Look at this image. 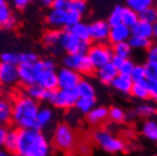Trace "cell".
<instances>
[{
  "mask_svg": "<svg viewBox=\"0 0 157 156\" xmlns=\"http://www.w3.org/2000/svg\"><path fill=\"white\" fill-rule=\"evenodd\" d=\"M17 154L28 156H49L50 142L40 130L17 129Z\"/></svg>",
  "mask_w": 157,
  "mask_h": 156,
  "instance_id": "cell-1",
  "label": "cell"
},
{
  "mask_svg": "<svg viewBox=\"0 0 157 156\" xmlns=\"http://www.w3.org/2000/svg\"><path fill=\"white\" fill-rule=\"evenodd\" d=\"M38 102L30 97L20 96L13 104L12 122L18 129L38 130L36 127V114L39 111Z\"/></svg>",
  "mask_w": 157,
  "mask_h": 156,
  "instance_id": "cell-2",
  "label": "cell"
},
{
  "mask_svg": "<svg viewBox=\"0 0 157 156\" xmlns=\"http://www.w3.org/2000/svg\"><path fill=\"white\" fill-rule=\"evenodd\" d=\"M92 139L104 152L108 154H117L125 149V142L120 137L110 132L109 130L99 129L92 133Z\"/></svg>",
  "mask_w": 157,
  "mask_h": 156,
  "instance_id": "cell-3",
  "label": "cell"
},
{
  "mask_svg": "<svg viewBox=\"0 0 157 156\" xmlns=\"http://www.w3.org/2000/svg\"><path fill=\"white\" fill-rule=\"evenodd\" d=\"M52 142L56 148L63 152H71L76 146V136L74 130L66 123H59L55 128Z\"/></svg>",
  "mask_w": 157,
  "mask_h": 156,
  "instance_id": "cell-4",
  "label": "cell"
},
{
  "mask_svg": "<svg viewBox=\"0 0 157 156\" xmlns=\"http://www.w3.org/2000/svg\"><path fill=\"white\" fill-rule=\"evenodd\" d=\"M46 22L49 26L54 29L59 27H67L70 29L74 24L81 22V15L75 14L70 10H55L51 9L46 16Z\"/></svg>",
  "mask_w": 157,
  "mask_h": 156,
  "instance_id": "cell-5",
  "label": "cell"
},
{
  "mask_svg": "<svg viewBox=\"0 0 157 156\" xmlns=\"http://www.w3.org/2000/svg\"><path fill=\"white\" fill-rule=\"evenodd\" d=\"M86 56L90 60L94 70H97L99 67L110 63V59L113 57V51H112V48L108 47L107 45L96 43L89 47L86 51Z\"/></svg>",
  "mask_w": 157,
  "mask_h": 156,
  "instance_id": "cell-6",
  "label": "cell"
},
{
  "mask_svg": "<svg viewBox=\"0 0 157 156\" xmlns=\"http://www.w3.org/2000/svg\"><path fill=\"white\" fill-rule=\"evenodd\" d=\"M58 46L64 51H66L67 55L73 54H86V51L89 49V42H84L78 40L76 37L72 34L68 30L62 32L60 38H59Z\"/></svg>",
  "mask_w": 157,
  "mask_h": 156,
  "instance_id": "cell-7",
  "label": "cell"
},
{
  "mask_svg": "<svg viewBox=\"0 0 157 156\" xmlns=\"http://www.w3.org/2000/svg\"><path fill=\"white\" fill-rule=\"evenodd\" d=\"M78 96L75 89H56L54 91H51L48 102L58 109H70L72 107H74L75 102L78 100Z\"/></svg>",
  "mask_w": 157,
  "mask_h": 156,
  "instance_id": "cell-8",
  "label": "cell"
},
{
  "mask_svg": "<svg viewBox=\"0 0 157 156\" xmlns=\"http://www.w3.org/2000/svg\"><path fill=\"white\" fill-rule=\"evenodd\" d=\"M64 67L74 71L78 74H90L94 71L90 60L86 54H73L66 55L63 58Z\"/></svg>",
  "mask_w": 157,
  "mask_h": 156,
  "instance_id": "cell-9",
  "label": "cell"
},
{
  "mask_svg": "<svg viewBox=\"0 0 157 156\" xmlns=\"http://www.w3.org/2000/svg\"><path fill=\"white\" fill-rule=\"evenodd\" d=\"M57 86L58 89L72 90L75 89L81 80V75L67 67H60L57 72Z\"/></svg>",
  "mask_w": 157,
  "mask_h": 156,
  "instance_id": "cell-10",
  "label": "cell"
},
{
  "mask_svg": "<svg viewBox=\"0 0 157 156\" xmlns=\"http://www.w3.org/2000/svg\"><path fill=\"white\" fill-rule=\"evenodd\" d=\"M89 27V35L90 40L97 43H102L108 40L110 26L106 21H94L88 25Z\"/></svg>",
  "mask_w": 157,
  "mask_h": 156,
  "instance_id": "cell-11",
  "label": "cell"
},
{
  "mask_svg": "<svg viewBox=\"0 0 157 156\" xmlns=\"http://www.w3.org/2000/svg\"><path fill=\"white\" fill-rule=\"evenodd\" d=\"M18 68V81L24 84L25 87H30L33 84H36L38 76H39L40 71L33 65H17Z\"/></svg>",
  "mask_w": 157,
  "mask_h": 156,
  "instance_id": "cell-12",
  "label": "cell"
},
{
  "mask_svg": "<svg viewBox=\"0 0 157 156\" xmlns=\"http://www.w3.org/2000/svg\"><path fill=\"white\" fill-rule=\"evenodd\" d=\"M17 82H18L17 66L0 62V84L1 86H14Z\"/></svg>",
  "mask_w": 157,
  "mask_h": 156,
  "instance_id": "cell-13",
  "label": "cell"
},
{
  "mask_svg": "<svg viewBox=\"0 0 157 156\" xmlns=\"http://www.w3.org/2000/svg\"><path fill=\"white\" fill-rule=\"evenodd\" d=\"M131 37V31L130 27L125 26L124 24H117L115 26H110L109 29V35H108V40L110 42L115 45L118 42H125L129 40Z\"/></svg>",
  "mask_w": 157,
  "mask_h": 156,
  "instance_id": "cell-14",
  "label": "cell"
},
{
  "mask_svg": "<svg viewBox=\"0 0 157 156\" xmlns=\"http://www.w3.org/2000/svg\"><path fill=\"white\" fill-rule=\"evenodd\" d=\"M36 84L42 87L48 91H54L58 89L57 86V74L56 71H41L38 76Z\"/></svg>",
  "mask_w": 157,
  "mask_h": 156,
  "instance_id": "cell-15",
  "label": "cell"
},
{
  "mask_svg": "<svg viewBox=\"0 0 157 156\" xmlns=\"http://www.w3.org/2000/svg\"><path fill=\"white\" fill-rule=\"evenodd\" d=\"M86 116L89 124L97 127L108 119V108L106 106H94Z\"/></svg>",
  "mask_w": 157,
  "mask_h": 156,
  "instance_id": "cell-16",
  "label": "cell"
},
{
  "mask_svg": "<svg viewBox=\"0 0 157 156\" xmlns=\"http://www.w3.org/2000/svg\"><path fill=\"white\" fill-rule=\"evenodd\" d=\"M96 74H97V78H98V80L101 83H104V84H110L112 81L117 76L118 71L110 63H108L106 65L97 68Z\"/></svg>",
  "mask_w": 157,
  "mask_h": 156,
  "instance_id": "cell-17",
  "label": "cell"
},
{
  "mask_svg": "<svg viewBox=\"0 0 157 156\" xmlns=\"http://www.w3.org/2000/svg\"><path fill=\"white\" fill-rule=\"evenodd\" d=\"M132 84H133V82L130 78V75L123 74H117V76L110 83V86L113 87L116 91H118V92H121L123 95H130Z\"/></svg>",
  "mask_w": 157,
  "mask_h": 156,
  "instance_id": "cell-18",
  "label": "cell"
},
{
  "mask_svg": "<svg viewBox=\"0 0 157 156\" xmlns=\"http://www.w3.org/2000/svg\"><path fill=\"white\" fill-rule=\"evenodd\" d=\"M153 25L154 24L146 23L142 21H138L132 27H130L131 35L134 37H140V38H145V39H150L153 38Z\"/></svg>",
  "mask_w": 157,
  "mask_h": 156,
  "instance_id": "cell-19",
  "label": "cell"
},
{
  "mask_svg": "<svg viewBox=\"0 0 157 156\" xmlns=\"http://www.w3.org/2000/svg\"><path fill=\"white\" fill-rule=\"evenodd\" d=\"M54 120V112L50 107H39L38 114H36V127L38 130H41L47 128Z\"/></svg>",
  "mask_w": 157,
  "mask_h": 156,
  "instance_id": "cell-20",
  "label": "cell"
},
{
  "mask_svg": "<svg viewBox=\"0 0 157 156\" xmlns=\"http://www.w3.org/2000/svg\"><path fill=\"white\" fill-rule=\"evenodd\" d=\"M51 91L43 89L42 87H40L39 84H33V86L26 87V96L30 97L31 99L36 100V102H48V99L50 97Z\"/></svg>",
  "mask_w": 157,
  "mask_h": 156,
  "instance_id": "cell-21",
  "label": "cell"
},
{
  "mask_svg": "<svg viewBox=\"0 0 157 156\" xmlns=\"http://www.w3.org/2000/svg\"><path fill=\"white\" fill-rule=\"evenodd\" d=\"M75 91L81 98H96V89L89 80L81 79L78 86L75 87Z\"/></svg>",
  "mask_w": 157,
  "mask_h": 156,
  "instance_id": "cell-22",
  "label": "cell"
},
{
  "mask_svg": "<svg viewBox=\"0 0 157 156\" xmlns=\"http://www.w3.org/2000/svg\"><path fill=\"white\" fill-rule=\"evenodd\" d=\"M13 104L8 99L0 98V125L7 127L12 122Z\"/></svg>",
  "mask_w": 157,
  "mask_h": 156,
  "instance_id": "cell-23",
  "label": "cell"
},
{
  "mask_svg": "<svg viewBox=\"0 0 157 156\" xmlns=\"http://www.w3.org/2000/svg\"><path fill=\"white\" fill-rule=\"evenodd\" d=\"M141 133L146 139L150 141L157 140V122L155 119L146 120L141 125Z\"/></svg>",
  "mask_w": 157,
  "mask_h": 156,
  "instance_id": "cell-24",
  "label": "cell"
},
{
  "mask_svg": "<svg viewBox=\"0 0 157 156\" xmlns=\"http://www.w3.org/2000/svg\"><path fill=\"white\" fill-rule=\"evenodd\" d=\"M67 30L71 32L74 37H76L78 40H81V41H84V42H89L90 41L88 24L83 23V22H78V23L74 24L73 26H71Z\"/></svg>",
  "mask_w": 157,
  "mask_h": 156,
  "instance_id": "cell-25",
  "label": "cell"
},
{
  "mask_svg": "<svg viewBox=\"0 0 157 156\" xmlns=\"http://www.w3.org/2000/svg\"><path fill=\"white\" fill-rule=\"evenodd\" d=\"M134 116L141 117V119H154L156 115V106L153 104H141L134 109Z\"/></svg>",
  "mask_w": 157,
  "mask_h": 156,
  "instance_id": "cell-26",
  "label": "cell"
},
{
  "mask_svg": "<svg viewBox=\"0 0 157 156\" xmlns=\"http://www.w3.org/2000/svg\"><path fill=\"white\" fill-rule=\"evenodd\" d=\"M94 106H96V98H81V97H78V100L75 102L74 107L76 108L78 112L86 115V114L90 112L91 109L94 108Z\"/></svg>",
  "mask_w": 157,
  "mask_h": 156,
  "instance_id": "cell-27",
  "label": "cell"
},
{
  "mask_svg": "<svg viewBox=\"0 0 157 156\" xmlns=\"http://www.w3.org/2000/svg\"><path fill=\"white\" fill-rule=\"evenodd\" d=\"M130 95L132 97L140 99V100H146V99H149V94H148V90H147V86H146V82H137L132 84Z\"/></svg>",
  "mask_w": 157,
  "mask_h": 156,
  "instance_id": "cell-28",
  "label": "cell"
},
{
  "mask_svg": "<svg viewBox=\"0 0 157 156\" xmlns=\"http://www.w3.org/2000/svg\"><path fill=\"white\" fill-rule=\"evenodd\" d=\"M17 129H8L7 136H6V140L4 144V148L9 152L10 154H15L17 150Z\"/></svg>",
  "mask_w": 157,
  "mask_h": 156,
  "instance_id": "cell-29",
  "label": "cell"
},
{
  "mask_svg": "<svg viewBox=\"0 0 157 156\" xmlns=\"http://www.w3.org/2000/svg\"><path fill=\"white\" fill-rule=\"evenodd\" d=\"M60 34H62V31L56 30V29H52V30L47 31L43 34V38H42L44 46H47L49 48H55L56 46H58Z\"/></svg>",
  "mask_w": 157,
  "mask_h": 156,
  "instance_id": "cell-30",
  "label": "cell"
},
{
  "mask_svg": "<svg viewBox=\"0 0 157 156\" xmlns=\"http://www.w3.org/2000/svg\"><path fill=\"white\" fill-rule=\"evenodd\" d=\"M108 119L114 123H124L128 120V113L118 106L108 108Z\"/></svg>",
  "mask_w": 157,
  "mask_h": 156,
  "instance_id": "cell-31",
  "label": "cell"
},
{
  "mask_svg": "<svg viewBox=\"0 0 157 156\" xmlns=\"http://www.w3.org/2000/svg\"><path fill=\"white\" fill-rule=\"evenodd\" d=\"M138 21H139L138 13L132 10L128 6L126 7H122V24H124L128 27H132Z\"/></svg>",
  "mask_w": 157,
  "mask_h": 156,
  "instance_id": "cell-32",
  "label": "cell"
},
{
  "mask_svg": "<svg viewBox=\"0 0 157 156\" xmlns=\"http://www.w3.org/2000/svg\"><path fill=\"white\" fill-rule=\"evenodd\" d=\"M128 43L130 45L131 49H137V50H145L151 46V40L140 38V37H134L131 35L128 40Z\"/></svg>",
  "mask_w": 157,
  "mask_h": 156,
  "instance_id": "cell-33",
  "label": "cell"
},
{
  "mask_svg": "<svg viewBox=\"0 0 157 156\" xmlns=\"http://www.w3.org/2000/svg\"><path fill=\"white\" fill-rule=\"evenodd\" d=\"M155 0H126L128 7L131 8L136 13H141L147 8L154 7Z\"/></svg>",
  "mask_w": 157,
  "mask_h": 156,
  "instance_id": "cell-34",
  "label": "cell"
},
{
  "mask_svg": "<svg viewBox=\"0 0 157 156\" xmlns=\"http://www.w3.org/2000/svg\"><path fill=\"white\" fill-rule=\"evenodd\" d=\"M112 51H113V55L120 56V57L124 59H129L130 55L132 53V49H131L130 45L128 43V41H125V42H118L113 45Z\"/></svg>",
  "mask_w": 157,
  "mask_h": 156,
  "instance_id": "cell-35",
  "label": "cell"
},
{
  "mask_svg": "<svg viewBox=\"0 0 157 156\" xmlns=\"http://www.w3.org/2000/svg\"><path fill=\"white\" fill-rule=\"evenodd\" d=\"M14 17L12 14V10L8 6L6 0H0V27H2L6 25L8 21H10Z\"/></svg>",
  "mask_w": 157,
  "mask_h": 156,
  "instance_id": "cell-36",
  "label": "cell"
},
{
  "mask_svg": "<svg viewBox=\"0 0 157 156\" xmlns=\"http://www.w3.org/2000/svg\"><path fill=\"white\" fill-rule=\"evenodd\" d=\"M138 17H139V21H142V22H146V23H149V24H156V21H157L156 8L154 7L147 8L145 10H142L141 13H139Z\"/></svg>",
  "mask_w": 157,
  "mask_h": 156,
  "instance_id": "cell-37",
  "label": "cell"
},
{
  "mask_svg": "<svg viewBox=\"0 0 157 156\" xmlns=\"http://www.w3.org/2000/svg\"><path fill=\"white\" fill-rule=\"evenodd\" d=\"M106 22L109 26H115V25L122 23V6L117 5L113 8V10L109 14L108 20Z\"/></svg>",
  "mask_w": 157,
  "mask_h": 156,
  "instance_id": "cell-38",
  "label": "cell"
},
{
  "mask_svg": "<svg viewBox=\"0 0 157 156\" xmlns=\"http://www.w3.org/2000/svg\"><path fill=\"white\" fill-rule=\"evenodd\" d=\"M39 60L36 53H23L18 55V65H33Z\"/></svg>",
  "mask_w": 157,
  "mask_h": 156,
  "instance_id": "cell-39",
  "label": "cell"
},
{
  "mask_svg": "<svg viewBox=\"0 0 157 156\" xmlns=\"http://www.w3.org/2000/svg\"><path fill=\"white\" fill-rule=\"evenodd\" d=\"M146 81H157V62H147L144 65Z\"/></svg>",
  "mask_w": 157,
  "mask_h": 156,
  "instance_id": "cell-40",
  "label": "cell"
},
{
  "mask_svg": "<svg viewBox=\"0 0 157 156\" xmlns=\"http://www.w3.org/2000/svg\"><path fill=\"white\" fill-rule=\"evenodd\" d=\"M86 9H88V5H86V0H80V1H71L70 0V5H68L67 10L82 16L86 12Z\"/></svg>",
  "mask_w": 157,
  "mask_h": 156,
  "instance_id": "cell-41",
  "label": "cell"
},
{
  "mask_svg": "<svg viewBox=\"0 0 157 156\" xmlns=\"http://www.w3.org/2000/svg\"><path fill=\"white\" fill-rule=\"evenodd\" d=\"M130 78L133 83L137 82H144L146 80V73L144 65H134L133 70L130 74Z\"/></svg>",
  "mask_w": 157,
  "mask_h": 156,
  "instance_id": "cell-42",
  "label": "cell"
},
{
  "mask_svg": "<svg viewBox=\"0 0 157 156\" xmlns=\"http://www.w3.org/2000/svg\"><path fill=\"white\" fill-rule=\"evenodd\" d=\"M0 62L10 64V65H18V55L12 51H6L0 55Z\"/></svg>",
  "mask_w": 157,
  "mask_h": 156,
  "instance_id": "cell-43",
  "label": "cell"
},
{
  "mask_svg": "<svg viewBox=\"0 0 157 156\" xmlns=\"http://www.w3.org/2000/svg\"><path fill=\"white\" fill-rule=\"evenodd\" d=\"M134 65H136V64H134L131 59H125L121 66L118 67V70H117L118 74L130 75V74H131V72H132V70H133Z\"/></svg>",
  "mask_w": 157,
  "mask_h": 156,
  "instance_id": "cell-44",
  "label": "cell"
},
{
  "mask_svg": "<svg viewBox=\"0 0 157 156\" xmlns=\"http://www.w3.org/2000/svg\"><path fill=\"white\" fill-rule=\"evenodd\" d=\"M146 86H147V90L149 94V98L156 100L157 98V81H146Z\"/></svg>",
  "mask_w": 157,
  "mask_h": 156,
  "instance_id": "cell-45",
  "label": "cell"
},
{
  "mask_svg": "<svg viewBox=\"0 0 157 156\" xmlns=\"http://www.w3.org/2000/svg\"><path fill=\"white\" fill-rule=\"evenodd\" d=\"M70 5V0H55L51 4V9L55 10H67Z\"/></svg>",
  "mask_w": 157,
  "mask_h": 156,
  "instance_id": "cell-46",
  "label": "cell"
},
{
  "mask_svg": "<svg viewBox=\"0 0 157 156\" xmlns=\"http://www.w3.org/2000/svg\"><path fill=\"white\" fill-rule=\"evenodd\" d=\"M78 153L81 156H88L91 153V147L89 144H86V142H82V144L78 145Z\"/></svg>",
  "mask_w": 157,
  "mask_h": 156,
  "instance_id": "cell-47",
  "label": "cell"
},
{
  "mask_svg": "<svg viewBox=\"0 0 157 156\" xmlns=\"http://www.w3.org/2000/svg\"><path fill=\"white\" fill-rule=\"evenodd\" d=\"M147 62H157V47L156 46H150L147 49Z\"/></svg>",
  "mask_w": 157,
  "mask_h": 156,
  "instance_id": "cell-48",
  "label": "cell"
},
{
  "mask_svg": "<svg viewBox=\"0 0 157 156\" xmlns=\"http://www.w3.org/2000/svg\"><path fill=\"white\" fill-rule=\"evenodd\" d=\"M7 132H8V128L6 125H0V148L4 147Z\"/></svg>",
  "mask_w": 157,
  "mask_h": 156,
  "instance_id": "cell-49",
  "label": "cell"
},
{
  "mask_svg": "<svg viewBox=\"0 0 157 156\" xmlns=\"http://www.w3.org/2000/svg\"><path fill=\"white\" fill-rule=\"evenodd\" d=\"M125 59L122 58V57H120V56H116V55H113V57H112V59H110V64L113 65L114 67H116L118 70V67L121 66L122 64H123V62H124Z\"/></svg>",
  "mask_w": 157,
  "mask_h": 156,
  "instance_id": "cell-50",
  "label": "cell"
},
{
  "mask_svg": "<svg viewBox=\"0 0 157 156\" xmlns=\"http://www.w3.org/2000/svg\"><path fill=\"white\" fill-rule=\"evenodd\" d=\"M12 2L16 8H18V9H24V8L28 7V5L30 1H29V0H12Z\"/></svg>",
  "mask_w": 157,
  "mask_h": 156,
  "instance_id": "cell-51",
  "label": "cell"
},
{
  "mask_svg": "<svg viewBox=\"0 0 157 156\" xmlns=\"http://www.w3.org/2000/svg\"><path fill=\"white\" fill-rule=\"evenodd\" d=\"M0 156H13V154H10L9 152H7L4 147L0 148Z\"/></svg>",
  "mask_w": 157,
  "mask_h": 156,
  "instance_id": "cell-52",
  "label": "cell"
},
{
  "mask_svg": "<svg viewBox=\"0 0 157 156\" xmlns=\"http://www.w3.org/2000/svg\"><path fill=\"white\" fill-rule=\"evenodd\" d=\"M54 1H55V0H41L42 5H44V6H51V4H52Z\"/></svg>",
  "mask_w": 157,
  "mask_h": 156,
  "instance_id": "cell-53",
  "label": "cell"
},
{
  "mask_svg": "<svg viewBox=\"0 0 157 156\" xmlns=\"http://www.w3.org/2000/svg\"><path fill=\"white\" fill-rule=\"evenodd\" d=\"M13 156H28V155H21V154H17V153H15V154H13Z\"/></svg>",
  "mask_w": 157,
  "mask_h": 156,
  "instance_id": "cell-54",
  "label": "cell"
},
{
  "mask_svg": "<svg viewBox=\"0 0 157 156\" xmlns=\"http://www.w3.org/2000/svg\"><path fill=\"white\" fill-rule=\"evenodd\" d=\"M0 98H1V88H0Z\"/></svg>",
  "mask_w": 157,
  "mask_h": 156,
  "instance_id": "cell-55",
  "label": "cell"
},
{
  "mask_svg": "<svg viewBox=\"0 0 157 156\" xmlns=\"http://www.w3.org/2000/svg\"><path fill=\"white\" fill-rule=\"evenodd\" d=\"M71 1H80V0H71Z\"/></svg>",
  "mask_w": 157,
  "mask_h": 156,
  "instance_id": "cell-56",
  "label": "cell"
},
{
  "mask_svg": "<svg viewBox=\"0 0 157 156\" xmlns=\"http://www.w3.org/2000/svg\"><path fill=\"white\" fill-rule=\"evenodd\" d=\"M29 1H34V0H29Z\"/></svg>",
  "mask_w": 157,
  "mask_h": 156,
  "instance_id": "cell-57",
  "label": "cell"
}]
</instances>
